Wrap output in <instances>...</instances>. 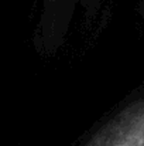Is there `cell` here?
Wrapping results in <instances>:
<instances>
[{"label": "cell", "instance_id": "1", "mask_svg": "<svg viewBox=\"0 0 144 146\" xmlns=\"http://www.w3.org/2000/svg\"><path fill=\"white\" fill-rule=\"evenodd\" d=\"M86 146H144V98L117 112Z\"/></svg>", "mask_w": 144, "mask_h": 146}]
</instances>
